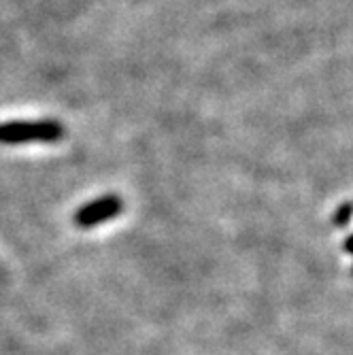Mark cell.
Listing matches in <instances>:
<instances>
[{"instance_id":"cell-1","label":"cell","mask_w":353,"mask_h":355,"mask_svg":"<svg viewBox=\"0 0 353 355\" xmlns=\"http://www.w3.org/2000/svg\"><path fill=\"white\" fill-rule=\"evenodd\" d=\"M62 137H64V125L60 121H55V119L0 123V145L55 143Z\"/></svg>"},{"instance_id":"cell-5","label":"cell","mask_w":353,"mask_h":355,"mask_svg":"<svg viewBox=\"0 0 353 355\" xmlns=\"http://www.w3.org/2000/svg\"><path fill=\"white\" fill-rule=\"evenodd\" d=\"M351 272H353V270H351Z\"/></svg>"},{"instance_id":"cell-2","label":"cell","mask_w":353,"mask_h":355,"mask_svg":"<svg viewBox=\"0 0 353 355\" xmlns=\"http://www.w3.org/2000/svg\"><path fill=\"white\" fill-rule=\"evenodd\" d=\"M121 211H123L121 198L115 196V193H107V196H101V198L83 205L73 215V221H75V225H79V228L87 230V228H96V225H101L105 221L115 219Z\"/></svg>"},{"instance_id":"cell-4","label":"cell","mask_w":353,"mask_h":355,"mask_svg":"<svg viewBox=\"0 0 353 355\" xmlns=\"http://www.w3.org/2000/svg\"><path fill=\"white\" fill-rule=\"evenodd\" d=\"M343 249L347 251V253H353V234L345 241V245H343Z\"/></svg>"},{"instance_id":"cell-3","label":"cell","mask_w":353,"mask_h":355,"mask_svg":"<svg viewBox=\"0 0 353 355\" xmlns=\"http://www.w3.org/2000/svg\"><path fill=\"white\" fill-rule=\"evenodd\" d=\"M351 217H353V202H343V205L338 207V211L334 213L332 221H334V225L343 228V225H347V223L351 221Z\"/></svg>"}]
</instances>
